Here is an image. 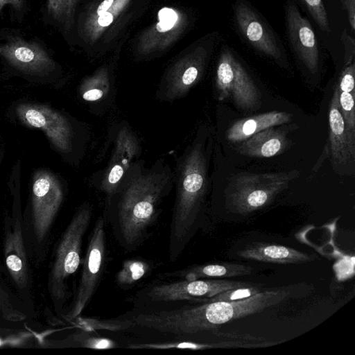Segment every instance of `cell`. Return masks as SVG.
Segmentation results:
<instances>
[{"label": "cell", "mask_w": 355, "mask_h": 355, "mask_svg": "<svg viewBox=\"0 0 355 355\" xmlns=\"http://www.w3.org/2000/svg\"><path fill=\"white\" fill-rule=\"evenodd\" d=\"M174 187V171L163 158L150 166L139 158L128 168L105 198V217L116 228L121 243L137 248L161 211L160 205Z\"/></svg>", "instance_id": "cell-1"}, {"label": "cell", "mask_w": 355, "mask_h": 355, "mask_svg": "<svg viewBox=\"0 0 355 355\" xmlns=\"http://www.w3.org/2000/svg\"><path fill=\"white\" fill-rule=\"evenodd\" d=\"M288 295L285 290H269L240 300L203 302L173 309L144 311L135 315V322L138 327L177 336L214 331L226 323L277 305Z\"/></svg>", "instance_id": "cell-2"}, {"label": "cell", "mask_w": 355, "mask_h": 355, "mask_svg": "<svg viewBox=\"0 0 355 355\" xmlns=\"http://www.w3.org/2000/svg\"><path fill=\"white\" fill-rule=\"evenodd\" d=\"M202 130L175 160V200L168 241V258L175 261L189 241L207 189V148Z\"/></svg>", "instance_id": "cell-3"}, {"label": "cell", "mask_w": 355, "mask_h": 355, "mask_svg": "<svg viewBox=\"0 0 355 355\" xmlns=\"http://www.w3.org/2000/svg\"><path fill=\"white\" fill-rule=\"evenodd\" d=\"M64 199L60 180L48 171H39L34 176L28 217L23 218L28 257L39 263L45 254L50 232Z\"/></svg>", "instance_id": "cell-4"}, {"label": "cell", "mask_w": 355, "mask_h": 355, "mask_svg": "<svg viewBox=\"0 0 355 355\" xmlns=\"http://www.w3.org/2000/svg\"><path fill=\"white\" fill-rule=\"evenodd\" d=\"M16 112L24 124L41 130L63 156L77 162L82 159L89 138L85 125L45 105L20 103Z\"/></svg>", "instance_id": "cell-5"}, {"label": "cell", "mask_w": 355, "mask_h": 355, "mask_svg": "<svg viewBox=\"0 0 355 355\" xmlns=\"http://www.w3.org/2000/svg\"><path fill=\"white\" fill-rule=\"evenodd\" d=\"M92 217V205L84 202L60 239L47 282L48 291L55 306L62 305L69 296L67 282L79 268L83 239Z\"/></svg>", "instance_id": "cell-6"}, {"label": "cell", "mask_w": 355, "mask_h": 355, "mask_svg": "<svg viewBox=\"0 0 355 355\" xmlns=\"http://www.w3.org/2000/svg\"><path fill=\"white\" fill-rule=\"evenodd\" d=\"M111 152L108 162L101 171L93 174L90 182L105 196L115 189L130 165L140 158L141 146L129 123L122 121L108 131Z\"/></svg>", "instance_id": "cell-7"}, {"label": "cell", "mask_w": 355, "mask_h": 355, "mask_svg": "<svg viewBox=\"0 0 355 355\" xmlns=\"http://www.w3.org/2000/svg\"><path fill=\"white\" fill-rule=\"evenodd\" d=\"M291 179L286 173L248 174L237 177L228 196L229 205L248 214L269 204Z\"/></svg>", "instance_id": "cell-8"}, {"label": "cell", "mask_w": 355, "mask_h": 355, "mask_svg": "<svg viewBox=\"0 0 355 355\" xmlns=\"http://www.w3.org/2000/svg\"><path fill=\"white\" fill-rule=\"evenodd\" d=\"M105 217L95 222L83 260L76 293L66 318L73 320L80 316L91 301L103 274L105 258Z\"/></svg>", "instance_id": "cell-9"}, {"label": "cell", "mask_w": 355, "mask_h": 355, "mask_svg": "<svg viewBox=\"0 0 355 355\" xmlns=\"http://www.w3.org/2000/svg\"><path fill=\"white\" fill-rule=\"evenodd\" d=\"M255 285L250 282L223 279H182L146 287L138 295L144 301L150 302L187 300L202 302L229 289Z\"/></svg>", "instance_id": "cell-10"}, {"label": "cell", "mask_w": 355, "mask_h": 355, "mask_svg": "<svg viewBox=\"0 0 355 355\" xmlns=\"http://www.w3.org/2000/svg\"><path fill=\"white\" fill-rule=\"evenodd\" d=\"M218 99L231 96L238 107L256 109L259 104V92L252 79L233 53L226 49L220 55L216 70Z\"/></svg>", "instance_id": "cell-11"}, {"label": "cell", "mask_w": 355, "mask_h": 355, "mask_svg": "<svg viewBox=\"0 0 355 355\" xmlns=\"http://www.w3.org/2000/svg\"><path fill=\"white\" fill-rule=\"evenodd\" d=\"M3 257L8 274L21 291L31 284L28 253L24 236L23 216L19 203L15 201L12 212L4 221Z\"/></svg>", "instance_id": "cell-12"}, {"label": "cell", "mask_w": 355, "mask_h": 355, "mask_svg": "<svg viewBox=\"0 0 355 355\" xmlns=\"http://www.w3.org/2000/svg\"><path fill=\"white\" fill-rule=\"evenodd\" d=\"M234 15L240 32L252 46L275 60L282 57L281 46L272 30L250 6L238 1Z\"/></svg>", "instance_id": "cell-13"}, {"label": "cell", "mask_w": 355, "mask_h": 355, "mask_svg": "<svg viewBox=\"0 0 355 355\" xmlns=\"http://www.w3.org/2000/svg\"><path fill=\"white\" fill-rule=\"evenodd\" d=\"M286 14L288 35L294 51L311 71L316 72L319 51L311 25L291 1H288Z\"/></svg>", "instance_id": "cell-14"}, {"label": "cell", "mask_w": 355, "mask_h": 355, "mask_svg": "<svg viewBox=\"0 0 355 355\" xmlns=\"http://www.w3.org/2000/svg\"><path fill=\"white\" fill-rule=\"evenodd\" d=\"M0 55L24 72L44 75L53 67L52 60L38 44L14 39L0 46Z\"/></svg>", "instance_id": "cell-15"}, {"label": "cell", "mask_w": 355, "mask_h": 355, "mask_svg": "<svg viewBox=\"0 0 355 355\" xmlns=\"http://www.w3.org/2000/svg\"><path fill=\"white\" fill-rule=\"evenodd\" d=\"M329 141L335 162L341 164L354 161L355 157V133L346 125L338 103L336 87L331 100L329 112Z\"/></svg>", "instance_id": "cell-16"}, {"label": "cell", "mask_w": 355, "mask_h": 355, "mask_svg": "<svg viewBox=\"0 0 355 355\" xmlns=\"http://www.w3.org/2000/svg\"><path fill=\"white\" fill-rule=\"evenodd\" d=\"M237 254L244 259L279 264L302 263L313 259L309 254L294 248L263 242L248 243Z\"/></svg>", "instance_id": "cell-17"}, {"label": "cell", "mask_w": 355, "mask_h": 355, "mask_svg": "<svg viewBox=\"0 0 355 355\" xmlns=\"http://www.w3.org/2000/svg\"><path fill=\"white\" fill-rule=\"evenodd\" d=\"M291 117L290 113L276 111L247 117L234 123L227 130L226 137L231 142H240L268 128L286 123Z\"/></svg>", "instance_id": "cell-18"}, {"label": "cell", "mask_w": 355, "mask_h": 355, "mask_svg": "<svg viewBox=\"0 0 355 355\" xmlns=\"http://www.w3.org/2000/svg\"><path fill=\"white\" fill-rule=\"evenodd\" d=\"M80 99L92 114L100 115L114 102L115 89L106 76H96L84 81L78 89Z\"/></svg>", "instance_id": "cell-19"}, {"label": "cell", "mask_w": 355, "mask_h": 355, "mask_svg": "<svg viewBox=\"0 0 355 355\" xmlns=\"http://www.w3.org/2000/svg\"><path fill=\"white\" fill-rule=\"evenodd\" d=\"M285 133L268 128L244 141L239 148L240 153L255 157H270L282 152L288 145Z\"/></svg>", "instance_id": "cell-20"}, {"label": "cell", "mask_w": 355, "mask_h": 355, "mask_svg": "<svg viewBox=\"0 0 355 355\" xmlns=\"http://www.w3.org/2000/svg\"><path fill=\"white\" fill-rule=\"evenodd\" d=\"M252 272V268L249 266L222 262L192 266L178 270L166 272L162 275L166 277L193 280L210 277H233L250 275Z\"/></svg>", "instance_id": "cell-21"}, {"label": "cell", "mask_w": 355, "mask_h": 355, "mask_svg": "<svg viewBox=\"0 0 355 355\" xmlns=\"http://www.w3.org/2000/svg\"><path fill=\"white\" fill-rule=\"evenodd\" d=\"M244 343L242 340H227L217 343H200L192 340H174L159 343H148L130 345L128 348L133 349H189L191 350H203L213 348H237L243 347Z\"/></svg>", "instance_id": "cell-22"}, {"label": "cell", "mask_w": 355, "mask_h": 355, "mask_svg": "<svg viewBox=\"0 0 355 355\" xmlns=\"http://www.w3.org/2000/svg\"><path fill=\"white\" fill-rule=\"evenodd\" d=\"M76 327L80 330L87 332H94L96 330H107L118 331L135 327L130 318H118L114 319L101 320L94 318L77 317L75 319Z\"/></svg>", "instance_id": "cell-23"}, {"label": "cell", "mask_w": 355, "mask_h": 355, "mask_svg": "<svg viewBox=\"0 0 355 355\" xmlns=\"http://www.w3.org/2000/svg\"><path fill=\"white\" fill-rule=\"evenodd\" d=\"M150 269V265L145 260H126L116 274V283L122 288L132 286L145 277Z\"/></svg>", "instance_id": "cell-24"}, {"label": "cell", "mask_w": 355, "mask_h": 355, "mask_svg": "<svg viewBox=\"0 0 355 355\" xmlns=\"http://www.w3.org/2000/svg\"><path fill=\"white\" fill-rule=\"evenodd\" d=\"M91 334L92 332L80 330L71 336L70 340L80 347L92 349H111L118 346L116 341L109 338L93 336Z\"/></svg>", "instance_id": "cell-25"}, {"label": "cell", "mask_w": 355, "mask_h": 355, "mask_svg": "<svg viewBox=\"0 0 355 355\" xmlns=\"http://www.w3.org/2000/svg\"><path fill=\"white\" fill-rule=\"evenodd\" d=\"M261 289L257 286L235 288L221 292L203 302L235 301L250 297L259 292Z\"/></svg>", "instance_id": "cell-26"}, {"label": "cell", "mask_w": 355, "mask_h": 355, "mask_svg": "<svg viewBox=\"0 0 355 355\" xmlns=\"http://www.w3.org/2000/svg\"><path fill=\"white\" fill-rule=\"evenodd\" d=\"M354 95L355 94L338 91L340 112L347 127L353 133H355Z\"/></svg>", "instance_id": "cell-27"}, {"label": "cell", "mask_w": 355, "mask_h": 355, "mask_svg": "<svg viewBox=\"0 0 355 355\" xmlns=\"http://www.w3.org/2000/svg\"><path fill=\"white\" fill-rule=\"evenodd\" d=\"M302 1L320 28L326 32H329L327 14L322 0H302Z\"/></svg>", "instance_id": "cell-28"}, {"label": "cell", "mask_w": 355, "mask_h": 355, "mask_svg": "<svg viewBox=\"0 0 355 355\" xmlns=\"http://www.w3.org/2000/svg\"><path fill=\"white\" fill-rule=\"evenodd\" d=\"M0 311L6 319L10 320H20L25 318V315L21 311L15 309L8 293L1 286V285Z\"/></svg>", "instance_id": "cell-29"}, {"label": "cell", "mask_w": 355, "mask_h": 355, "mask_svg": "<svg viewBox=\"0 0 355 355\" xmlns=\"http://www.w3.org/2000/svg\"><path fill=\"white\" fill-rule=\"evenodd\" d=\"M354 73L355 65L354 62H352L343 71L340 76L338 85L337 86L338 91L355 94Z\"/></svg>", "instance_id": "cell-30"}, {"label": "cell", "mask_w": 355, "mask_h": 355, "mask_svg": "<svg viewBox=\"0 0 355 355\" xmlns=\"http://www.w3.org/2000/svg\"><path fill=\"white\" fill-rule=\"evenodd\" d=\"M159 22L157 25V29L159 32H165L170 30L175 24L178 17L175 11L170 8H163L158 14Z\"/></svg>", "instance_id": "cell-31"}, {"label": "cell", "mask_w": 355, "mask_h": 355, "mask_svg": "<svg viewBox=\"0 0 355 355\" xmlns=\"http://www.w3.org/2000/svg\"><path fill=\"white\" fill-rule=\"evenodd\" d=\"M345 6L346 10L348 12L349 20L352 28L354 30L355 27V19H354V0H340Z\"/></svg>", "instance_id": "cell-32"}, {"label": "cell", "mask_w": 355, "mask_h": 355, "mask_svg": "<svg viewBox=\"0 0 355 355\" xmlns=\"http://www.w3.org/2000/svg\"><path fill=\"white\" fill-rule=\"evenodd\" d=\"M113 20V16L111 13L105 12L99 15L98 22L102 26H107L110 25Z\"/></svg>", "instance_id": "cell-33"}, {"label": "cell", "mask_w": 355, "mask_h": 355, "mask_svg": "<svg viewBox=\"0 0 355 355\" xmlns=\"http://www.w3.org/2000/svg\"><path fill=\"white\" fill-rule=\"evenodd\" d=\"M7 3L11 4L15 9H20L23 4V0H0V11Z\"/></svg>", "instance_id": "cell-34"}, {"label": "cell", "mask_w": 355, "mask_h": 355, "mask_svg": "<svg viewBox=\"0 0 355 355\" xmlns=\"http://www.w3.org/2000/svg\"><path fill=\"white\" fill-rule=\"evenodd\" d=\"M113 2V0H105L97 9V13L98 15L107 12V9L110 7Z\"/></svg>", "instance_id": "cell-35"}]
</instances>
